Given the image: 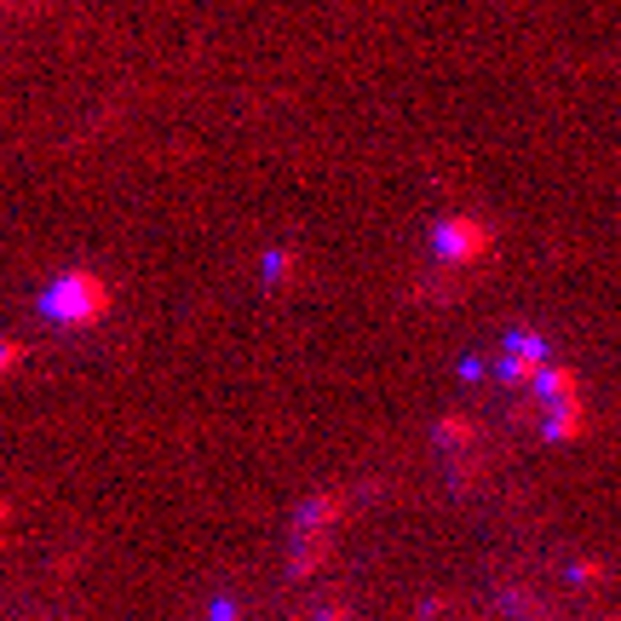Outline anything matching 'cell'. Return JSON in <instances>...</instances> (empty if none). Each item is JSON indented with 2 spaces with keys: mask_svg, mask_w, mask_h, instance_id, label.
Wrapping results in <instances>:
<instances>
[{
  "mask_svg": "<svg viewBox=\"0 0 621 621\" xmlns=\"http://www.w3.org/2000/svg\"><path fill=\"white\" fill-rule=\"evenodd\" d=\"M110 282L98 271H64V276H52V288L41 294V311L58 328H98V322L110 317Z\"/></svg>",
  "mask_w": 621,
  "mask_h": 621,
  "instance_id": "obj_1",
  "label": "cell"
},
{
  "mask_svg": "<svg viewBox=\"0 0 621 621\" xmlns=\"http://www.w3.org/2000/svg\"><path fill=\"white\" fill-rule=\"evenodd\" d=\"M432 253L443 265H483L495 253V225H483L472 213H449L432 225Z\"/></svg>",
  "mask_w": 621,
  "mask_h": 621,
  "instance_id": "obj_2",
  "label": "cell"
},
{
  "mask_svg": "<svg viewBox=\"0 0 621 621\" xmlns=\"http://www.w3.org/2000/svg\"><path fill=\"white\" fill-rule=\"evenodd\" d=\"M328 552H334V529H294V547H288V570L305 581V575H317L328 564Z\"/></svg>",
  "mask_w": 621,
  "mask_h": 621,
  "instance_id": "obj_3",
  "label": "cell"
},
{
  "mask_svg": "<svg viewBox=\"0 0 621 621\" xmlns=\"http://www.w3.org/2000/svg\"><path fill=\"white\" fill-rule=\"evenodd\" d=\"M587 432H593L587 397H575V403H558V409H547V420H541V437H547V443H581Z\"/></svg>",
  "mask_w": 621,
  "mask_h": 621,
  "instance_id": "obj_4",
  "label": "cell"
},
{
  "mask_svg": "<svg viewBox=\"0 0 621 621\" xmlns=\"http://www.w3.org/2000/svg\"><path fill=\"white\" fill-rule=\"evenodd\" d=\"M529 391L541 397V409H558V403H575V397H581V374L564 368V363H547V374H541Z\"/></svg>",
  "mask_w": 621,
  "mask_h": 621,
  "instance_id": "obj_5",
  "label": "cell"
},
{
  "mask_svg": "<svg viewBox=\"0 0 621 621\" xmlns=\"http://www.w3.org/2000/svg\"><path fill=\"white\" fill-rule=\"evenodd\" d=\"M340 518H345V495L340 489H322V495H311V501H299L294 529H334Z\"/></svg>",
  "mask_w": 621,
  "mask_h": 621,
  "instance_id": "obj_6",
  "label": "cell"
},
{
  "mask_svg": "<svg viewBox=\"0 0 621 621\" xmlns=\"http://www.w3.org/2000/svg\"><path fill=\"white\" fill-rule=\"evenodd\" d=\"M432 437H437V449H472V443H478V426H472L466 414H443Z\"/></svg>",
  "mask_w": 621,
  "mask_h": 621,
  "instance_id": "obj_7",
  "label": "cell"
},
{
  "mask_svg": "<svg viewBox=\"0 0 621 621\" xmlns=\"http://www.w3.org/2000/svg\"><path fill=\"white\" fill-rule=\"evenodd\" d=\"M547 374V357H518V351H506L501 357V380L506 386H535Z\"/></svg>",
  "mask_w": 621,
  "mask_h": 621,
  "instance_id": "obj_8",
  "label": "cell"
},
{
  "mask_svg": "<svg viewBox=\"0 0 621 621\" xmlns=\"http://www.w3.org/2000/svg\"><path fill=\"white\" fill-rule=\"evenodd\" d=\"M294 265H299V253H294V248H276V253H265V282H271V288H282V282L294 276Z\"/></svg>",
  "mask_w": 621,
  "mask_h": 621,
  "instance_id": "obj_9",
  "label": "cell"
},
{
  "mask_svg": "<svg viewBox=\"0 0 621 621\" xmlns=\"http://www.w3.org/2000/svg\"><path fill=\"white\" fill-rule=\"evenodd\" d=\"M506 351H518V357H547V340H541L535 328H512V334H506Z\"/></svg>",
  "mask_w": 621,
  "mask_h": 621,
  "instance_id": "obj_10",
  "label": "cell"
},
{
  "mask_svg": "<svg viewBox=\"0 0 621 621\" xmlns=\"http://www.w3.org/2000/svg\"><path fill=\"white\" fill-rule=\"evenodd\" d=\"M575 581H581V587H598V581H604V564H598V558H581V564H575Z\"/></svg>",
  "mask_w": 621,
  "mask_h": 621,
  "instance_id": "obj_11",
  "label": "cell"
},
{
  "mask_svg": "<svg viewBox=\"0 0 621 621\" xmlns=\"http://www.w3.org/2000/svg\"><path fill=\"white\" fill-rule=\"evenodd\" d=\"M23 357H29V351H23V345H18V340H6V351H0V363H6V374H12V368H18V363H23Z\"/></svg>",
  "mask_w": 621,
  "mask_h": 621,
  "instance_id": "obj_12",
  "label": "cell"
},
{
  "mask_svg": "<svg viewBox=\"0 0 621 621\" xmlns=\"http://www.w3.org/2000/svg\"><path fill=\"white\" fill-rule=\"evenodd\" d=\"M207 616H213V621H236V604H225V598H219V604H213Z\"/></svg>",
  "mask_w": 621,
  "mask_h": 621,
  "instance_id": "obj_13",
  "label": "cell"
},
{
  "mask_svg": "<svg viewBox=\"0 0 621 621\" xmlns=\"http://www.w3.org/2000/svg\"><path fill=\"white\" fill-rule=\"evenodd\" d=\"M317 621H345V604H322V616Z\"/></svg>",
  "mask_w": 621,
  "mask_h": 621,
  "instance_id": "obj_14",
  "label": "cell"
}]
</instances>
